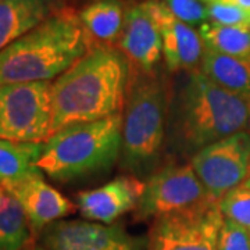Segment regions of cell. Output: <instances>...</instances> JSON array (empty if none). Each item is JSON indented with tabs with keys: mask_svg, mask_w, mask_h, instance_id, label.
I'll return each mask as SVG.
<instances>
[{
	"mask_svg": "<svg viewBox=\"0 0 250 250\" xmlns=\"http://www.w3.org/2000/svg\"><path fill=\"white\" fill-rule=\"evenodd\" d=\"M238 132H250V95L224 89L200 70L172 75L167 108V163H189L206 146Z\"/></svg>",
	"mask_w": 250,
	"mask_h": 250,
	"instance_id": "obj_1",
	"label": "cell"
},
{
	"mask_svg": "<svg viewBox=\"0 0 250 250\" xmlns=\"http://www.w3.org/2000/svg\"><path fill=\"white\" fill-rule=\"evenodd\" d=\"M131 65L117 47H92L52 83V131L121 114Z\"/></svg>",
	"mask_w": 250,
	"mask_h": 250,
	"instance_id": "obj_2",
	"label": "cell"
},
{
	"mask_svg": "<svg viewBox=\"0 0 250 250\" xmlns=\"http://www.w3.org/2000/svg\"><path fill=\"white\" fill-rule=\"evenodd\" d=\"M170 78L159 70L131 68L123 107L120 168L146 181L167 163V108Z\"/></svg>",
	"mask_w": 250,
	"mask_h": 250,
	"instance_id": "obj_3",
	"label": "cell"
},
{
	"mask_svg": "<svg viewBox=\"0 0 250 250\" xmlns=\"http://www.w3.org/2000/svg\"><path fill=\"white\" fill-rule=\"evenodd\" d=\"M90 49L78 13L64 6L0 52V85L59 78Z\"/></svg>",
	"mask_w": 250,
	"mask_h": 250,
	"instance_id": "obj_4",
	"label": "cell"
},
{
	"mask_svg": "<svg viewBox=\"0 0 250 250\" xmlns=\"http://www.w3.org/2000/svg\"><path fill=\"white\" fill-rule=\"evenodd\" d=\"M121 129V114L62 128L43 143L36 168L57 182L106 172L120 160Z\"/></svg>",
	"mask_w": 250,
	"mask_h": 250,
	"instance_id": "obj_5",
	"label": "cell"
},
{
	"mask_svg": "<svg viewBox=\"0 0 250 250\" xmlns=\"http://www.w3.org/2000/svg\"><path fill=\"white\" fill-rule=\"evenodd\" d=\"M52 83L0 85V139L46 142L52 135Z\"/></svg>",
	"mask_w": 250,
	"mask_h": 250,
	"instance_id": "obj_6",
	"label": "cell"
},
{
	"mask_svg": "<svg viewBox=\"0 0 250 250\" xmlns=\"http://www.w3.org/2000/svg\"><path fill=\"white\" fill-rule=\"evenodd\" d=\"M217 202L210 196L190 163H167L145 181L136 206L138 220H157Z\"/></svg>",
	"mask_w": 250,
	"mask_h": 250,
	"instance_id": "obj_7",
	"label": "cell"
},
{
	"mask_svg": "<svg viewBox=\"0 0 250 250\" xmlns=\"http://www.w3.org/2000/svg\"><path fill=\"white\" fill-rule=\"evenodd\" d=\"M223 223L220 202L153 220L149 250H218Z\"/></svg>",
	"mask_w": 250,
	"mask_h": 250,
	"instance_id": "obj_8",
	"label": "cell"
},
{
	"mask_svg": "<svg viewBox=\"0 0 250 250\" xmlns=\"http://www.w3.org/2000/svg\"><path fill=\"white\" fill-rule=\"evenodd\" d=\"M42 250H149V236L128 232L121 224L59 220L36 236Z\"/></svg>",
	"mask_w": 250,
	"mask_h": 250,
	"instance_id": "obj_9",
	"label": "cell"
},
{
	"mask_svg": "<svg viewBox=\"0 0 250 250\" xmlns=\"http://www.w3.org/2000/svg\"><path fill=\"white\" fill-rule=\"evenodd\" d=\"M189 163L210 196L220 202L225 193L246 181L250 167V132H238L211 143Z\"/></svg>",
	"mask_w": 250,
	"mask_h": 250,
	"instance_id": "obj_10",
	"label": "cell"
},
{
	"mask_svg": "<svg viewBox=\"0 0 250 250\" xmlns=\"http://www.w3.org/2000/svg\"><path fill=\"white\" fill-rule=\"evenodd\" d=\"M117 49L126 57L131 68L143 72L159 70L163 59V38L149 0L125 9L124 27Z\"/></svg>",
	"mask_w": 250,
	"mask_h": 250,
	"instance_id": "obj_11",
	"label": "cell"
},
{
	"mask_svg": "<svg viewBox=\"0 0 250 250\" xmlns=\"http://www.w3.org/2000/svg\"><path fill=\"white\" fill-rule=\"evenodd\" d=\"M149 4L160 27L166 71L174 75L199 70L205 53V43L199 31L174 17L164 1L149 0Z\"/></svg>",
	"mask_w": 250,
	"mask_h": 250,
	"instance_id": "obj_12",
	"label": "cell"
},
{
	"mask_svg": "<svg viewBox=\"0 0 250 250\" xmlns=\"http://www.w3.org/2000/svg\"><path fill=\"white\" fill-rule=\"evenodd\" d=\"M22 206L28 217L32 236H38L49 224L64 220L78 208L70 199L43 179L41 171L17 184L1 187Z\"/></svg>",
	"mask_w": 250,
	"mask_h": 250,
	"instance_id": "obj_13",
	"label": "cell"
},
{
	"mask_svg": "<svg viewBox=\"0 0 250 250\" xmlns=\"http://www.w3.org/2000/svg\"><path fill=\"white\" fill-rule=\"evenodd\" d=\"M145 189V181L121 175L103 187L80 192L77 207L81 215L93 223L114 224L125 213L136 208Z\"/></svg>",
	"mask_w": 250,
	"mask_h": 250,
	"instance_id": "obj_14",
	"label": "cell"
},
{
	"mask_svg": "<svg viewBox=\"0 0 250 250\" xmlns=\"http://www.w3.org/2000/svg\"><path fill=\"white\" fill-rule=\"evenodd\" d=\"M64 6V0H0V52Z\"/></svg>",
	"mask_w": 250,
	"mask_h": 250,
	"instance_id": "obj_15",
	"label": "cell"
},
{
	"mask_svg": "<svg viewBox=\"0 0 250 250\" xmlns=\"http://www.w3.org/2000/svg\"><path fill=\"white\" fill-rule=\"evenodd\" d=\"M78 16L92 47H116L125 20L121 0H93L78 11Z\"/></svg>",
	"mask_w": 250,
	"mask_h": 250,
	"instance_id": "obj_16",
	"label": "cell"
},
{
	"mask_svg": "<svg viewBox=\"0 0 250 250\" xmlns=\"http://www.w3.org/2000/svg\"><path fill=\"white\" fill-rule=\"evenodd\" d=\"M200 71L224 89L250 95V60L206 49Z\"/></svg>",
	"mask_w": 250,
	"mask_h": 250,
	"instance_id": "obj_17",
	"label": "cell"
},
{
	"mask_svg": "<svg viewBox=\"0 0 250 250\" xmlns=\"http://www.w3.org/2000/svg\"><path fill=\"white\" fill-rule=\"evenodd\" d=\"M45 142H13L0 139V185L17 184L38 172L36 163Z\"/></svg>",
	"mask_w": 250,
	"mask_h": 250,
	"instance_id": "obj_18",
	"label": "cell"
},
{
	"mask_svg": "<svg viewBox=\"0 0 250 250\" xmlns=\"http://www.w3.org/2000/svg\"><path fill=\"white\" fill-rule=\"evenodd\" d=\"M32 242L28 217L16 197L0 193V250H22Z\"/></svg>",
	"mask_w": 250,
	"mask_h": 250,
	"instance_id": "obj_19",
	"label": "cell"
},
{
	"mask_svg": "<svg viewBox=\"0 0 250 250\" xmlns=\"http://www.w3.org/2000/svg\"><path fill=\"white\" fill-rule=\"evenodd\" d=\"M199 34L206 49L250 60V27H221L205 22Z\"/></svg>",
	"mask_w": 250,
	"mask_h": 250,
	"instance_id": "obj_20",
	"label": "cell"
},
{
	"mask_svg": "<svg viewBox=\"0 0 250 250\" xmlns=\"http://www.w3.org/2000/svg\"><path fill=\"white\" fill-rule=\"evenodd\" d=\"M220 211L224 220L250 231V185L243 182L225 193L220 200Z\"/></svg>",
	"mask_w": 250,
	"mask_h": 250,
	"instance_id": "obj_21",
	"label": "cell"
},
{
	"mask_svg": "<svg viewBox=\"0 0 250 250\" xmlns=\"http://www.w3.org/2000/svg\"><path fill=\"white\" fill-rule=\"evenodd\" d=\"M207 22L221 27H250V13L228 3L214 1L207 4Z\"/></svg>",
	"mask_w": 250,
	"mask_h": 250,
	"instance_id": "obj_22",
	"label": "cell"
},
{
	"mask_svg": "<svg viewBox=\"0 0 250 250\" xmlns=\"http://www.w3.org/2000/svg\"><path fill=\"white\" fill-rule=\"evenodd\" d=\"M171 14L188 25H202L207 22V4L202 0H164Z\"/></svg>",
	"mask_w": 250,
	"mask_h": 250,
	"instance_id": "obj_23",
	"label": "cell"
},
{
	"mask_svg": "<svg viewBox=\"0 0 250 250\" xmlns=\"http://www.w3.org/2000/svg\"><path fill=\"white\" fill-rule=\"evenodd\" d=\"M218 250H250V231L224 220L218 233Z\"/></svg>",
	"mask_w": 250,
	"mask_h": 250,
	"instance_id": "obj_24",
	"label": "cell"
},
{
	"mask_svg": "<svg viewBox=\"0 0 250 250\" xmlns=\"http://www.w3.org/2000/svg\"><path fill=\"white\" fill-rule=\"evenodd\" d=\"M218 1L232 4V6H236V7H239V9L245 10V11H249L250 13V0H218Z\"/></svg>",
	"mask_w": 250,
	"mask_h": 250,
	"instance_id": "obj_25",
	"label": "cell"
},
{
	"mask_svg": "<svg viewBox=\"0 0 250 250\" xmlns=\"http://www.w3.org/2000/svg\"><path fill=\"white\" fill-rule=\"evenodd\" d=\"M22 250H42V249H41L36 243H34V242H29V243H28L27 246H25Z\"/></svg>",
	"mask_w": 250,
	"mask_h": 250,
	"instance_id": "obj_26",
	"label": "cell"
},
{
	"mask_svg": "<svg viewBox=\"0 0 250 250\" xmlns=\"http://www.w3.org/2000/svg\"><path fill=\"white\" fill-rule=\"evenodd\" d=\"M245 184L250 185V167H249V172H248V177H246V181H245Z\"/></svg>",
	"mask_w": 250,
	"mask_h": 250,
	"instance_id": "obj_27",
	"label": "cell"
},
{
	"mask_svg": "<svg viewBox=\"0 0 250 250\" xmlns=\"http://www.w3.org/2000/svg\"><path fill=\"white\" fill-rule=\"evenodd\" d=\"M203 3H206V4H210V3H214V1H218V0H202Z\"/></svg>",
	"mask_w": 250,
	"mask_h": 250,
	"instance_id": "obj_28",
	"label": "cell"
},
{
	"mask_svg": "<svg viewBox=\"0 0 250 250\" xmlns=\"http://www.w3.org/2000/svg\"><path fill=\"white\" fill-rule=\"evenodd\" d=\"M3 192V188H1V185H0V193Z\"/></svg>",
	"mask_w": 250,
	"mask_h": 250,
	"instance_id": "obj_29",
	"label": "cell"
}]
</instances>
